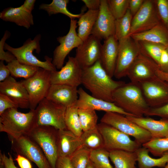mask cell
Instances as JSON below:
<instances>
[{
	"label": "cell",
	"instance_id": "1",
	"mask_svg": "<svg viewBox=\"0 0 168 168\" xmlns=\"http://www.w3.org/2000/svg\"><path fill=\"white\" fill-rule=\"evenodd\" d=\"M82 84L93 96L113 102V94L125 83L113 80L102 67L99 60L91 66L82 69Z\"/></svg>",
	"mask_w": 168,
	"mask_h": 168
},
{
	"label": "cell",
	"instance_id": "2",
	"mask_svg": "<svg viewBox=\"0 0 168 168\" xmlns=\"http://www.w3.org/2000/svg\"><path fill=\"white\" fill-rule=\"evenodd\" d=\"M113 99L117 106L133 116L143 117L150 109L138 83H125L114 91Z\"/></svg>",
	"mask_w": 168,
	"mask_h": 168
},
{
	"label": "cell",
	"instance_id": "3",
	"mask_svg": "<svg viewBox=\"0 0 168 168\" xmlns=\"http://www.w3.org/2000/svg\"><path fill=\"white\" fill-rule=\"evenodd\" d=\"M11 34L8 31H6L0 41V49L6 50L13 54L21 63L42 68L51 72L55 71L57 69L52 63V58L46 56L45 61L39 60L33 54L35 50L39 54L40 51V34L37 35L33 40L28 39L23 45L18 48H13L6 43Z\"/></svg>",
	"mask_w": 168,
	"mask_h": 168
},
{
	"label": "cell",
	"instance_id": "4",
	"mask_svg": "<svg viewBox=\"0 0 168 168\" xmlns=\"http://www.w3.org/2000/svg\"><path fill=\"white\" fill-rule=\"evenodd\" d=\"M36 125L35 110L23 113L11 108L0 115V131L6 133L11 139L28 136Z\"/></svg>",
	"mask_w": 168,
	"mask_h": 168
},
{
	"label": "cell",
	"instance_id": "5",
	"mask_svg": "<svg viewBox=\"0 0 168 168\" xmlns=\"http://www.w3.org/2000/svg\"><path fill=\"white\" fill-rule=\"evenodd\" d=\"M58 130L49 126L36 125L28 135L42 150L51 168H56L58 157Z\"/></svg>",
	"mask_w": 168,
	"mask_h": 168
},
{
	"label": "cell",
	"instance_id": "6",
	"mask_svg": "<svg viewBox=\"0 0 168 168\" xmlns=\"http://www.w3.org/2000/svg\"><path fill=\"white\" fill-rule=\"evenodd\" d=\"M100 122L110 125L125 134L131 136L141 145L152 139L150 133L142 127L129 120L123 114L116 112H105Z\"/></svg>",
	"mask_w": 168,
	"mask_h": 168
},
{
	"label": "cell",
	"instance_id": "7",
	"mask_svg": "<svg viewBox=\"0 0 168 168\" xmlns=\"http://www.w3.org/2000/svg\"><path fill=\"white\" fill-rule=\"evenodd\" d=\"M67 108L45 98L35 109L37 125L49 126L58 130L66 128L65 115Z\"/></svg>",
	"mask_w": 168,
	"mask_h": 168
},
{
	"label": "cell",
	"instance_id": "8",
	"mask_svg": "<svg viewBox=\"0 0 168 168\" xmlns=\"http://www.w3.org/2000/svg\"><path fill=\"white\" fill-rule=\"evenodd\" d=\"M51 72L39 68L32 77L21 81L28 93L30 110H35L39 103L46 98L51 85Z\"/></svg>",
	"mask_w": 168,
	"mask_h": 168
},
{
	"label": "cell",
	"instance_id": "9",
	"mask_svg": "<svg viewBox=\"0 0 168 168\" xmlns=\"http://www.w3.org/2000/svg\"><path fill=\"white\" fill-rule=\"evenodd\" d=\"M97 127L103 139L104 148L109 152L115 150L136 152L142 146L110 125L100 122Z\"/></svg>",
	"mask_w": 168,
	"mask_h": 168
},
{
	"label": "cell",
	"instance_id": "10",
	"mask_svg": "<svg viewBox=\"0 0 168 168\" xmlns=\"http://www.w3.org/2000/svg\"><path fill=\"white\" fill-rule=\"evenodd\" d=\"M118 42V54L114 77L119 79L127 76L129 69L141 50L138 42L131 36Z\"/></svg>",
	"mask_w": 168,
	"mask_h": 168
},
{
	"label": "cell",
	"instance_id": "11",
	"mask_svg": "<svg viewBox=\"0 0 168 168\" xmlns=\"http://www.w3.org/2000/svg\"><path fill=\"white\" fill-rule=\"evenodd\" d=\"M161 22L155 0H145L133 17L129 36L147 31Z\"/></svg>",
	"mask_w": 168,
	"mask_h": 168
},
{
	"label": "cell",
	"instance_id": "12",
	"mask_svg": "<svg viewBox=\"0 0 168 168\" xmlns=\"http://www.w3.org/2000/svg\"><path fill=\"white\" fill-rule=\"evenodd\" d=\"M144 98L150 108L168 103V82L157 76L139 83Z\"/></svg>",
	"mask_w": 168,
	"mask_h": 168
},
{
	"label": "cell",
	"instance_id": "13",
	"mask_svg": "<svg viewBox=\"0 0 168 168\" xmlns=\"http://www.w3.org/2000/svg\"><path fill=\"white\" fill-rule=\"evenodd\" d=\"M12 149L34 162L38 168H51L42 150L28 136L11 139Z\"/></svg>",
	"mask_w": 168,
	"mask_h": 168
},
{
	"label": "cell",
	"instance_id": "14",
	"mask_svg": "<svg viewBox=\"0 0 168 168\" xmlns=\"http://www.w3.org/2000/svg\"><path fill=\"white\" fill-rule=\"evenodd\" d=\"M77 20L71 19L69 30L65 35L57 38L60 44L53 51L52 63L56 69H60L63 66L65 58L74 48H77L83 41L76 32Z\"/></svg>",
	"mask_w": 168,
	"mask_h": 168
},
{
	"label": "cell",
	"instance_id": "15",
	"mask_svg": "<svg viewBox=\"0 0 168 168\" xmlns=\"http://www.w3.org/2000/svg\"><path fill=\"white\" fill-rule=\"evenodd\" d=\"M82 69L75 57H68L60 70L51 72V84H63L77 87L82 84Z\"/></svg>",
	"mask_w": 168,
	"mask_h": 168
},
{
	"label": "cell",
	"instance_id": "16",
	"mask_svg": "<svg viewBox=\"0 0 168 168\" xmlns=\"http://www.w3.org/2000/svg\"><path fill=\"white\" fill-rule=\"evenodd\" d=\"M158 68L157 63L141 51L129 69L127 76L131 82L139 84L156 77Z\"/></svg>",
	"mask_w": 168,
	"mask_h": 168
},
{
	"label": "cell",
	"instance_id": "17",
	"mask_svg": "<svg viewBox=\"0 0 168 168\" xmlns=\"http://www.w3.org/2000/svg\"><path fill=\"white\" fill-rule=\"evenodd\" d=\"M101 40L91 35L76 48L75 58L82 69L89 67L100 58Z\"/></svg>",
	"mask_w": 168,
	"mask_h": 168
},
{
	"label": "cell",
	"instance_id": "18",
	"mask_svg": "<svg viewBox=\"0 0 168 168\" xmlns=\"http://www.w3.org/2000/svg\"><path fill=\"white\" fill-rule=\"evenodd\" d=\"M115 21L109 8L107 0H101L98 17L91 35L101 40L114 36Z\"/></svg>",
	"mask_w": 168,
	"mask_h": 168
},
{
	"label": "cell",
	"instance_id": "19",
	"mask_svg": "<svg viewBox=\"0 0 168 168\" xmlns=\"http://www.w3.org/2000/svg\"><path fill=\"white\" fill-rule=\"evenodd\" d=\"M78 99L75 105L78 109L116 112L126 116H132L114 103L95 97L87 93L82 88L78 89Z\"/></svg>",
	"mask_w": 168,
	"mask_h": 168
},
{
	"label": "cell",
	"instance_id": "20",
	"mask_svg": "<svg viewBox=\"0 0 168 168\" xmlns=\"http://www.w3.org/2000/svg\"><path fill=\"white\" fill-rule=\"evenodd\" d=\"M0 93L8 96L19 108L30 109L29 96L25 87L21 81H17L11 76L0 82Z\"/></svg>",
	"mask_w": 168,
	"mask_h": 168
},
{
	"label": "cell",
	"instance_id": "21",
	"mask_svg": "<svg viewBox=\"0 0 168 168\" xmlns=\"http://www.w3.org/2000/svg\"><path fill=\"white\" fill-rule=\"evenodd\" d=\"M77 87L51 84L46 98L66 108L75 105L78 99Z\"/></svg>",
	"mask_w": 168,
	"mask_h": 168
},
{
	"label": "cell",
	"instance_id": "22",
	"mask_svg": "<svg viewBox=\"0 0 168 168\" xmlns=\"http://www.w3.org/2000/svg\"><path fill=\"white\" fill-rule=\"evenodd\" d=\"M119 42L114 35L104 40L102 44L99 60L111 77L114 75L118 54Z\"/></svg>",
	"mask_w": 168,
	"mask_h": 168
},
{
	"label": "cell",
	"instance_id": "23",
	"mask_svg": "<svg viewBox=\"0 0 168 168\" xmlns=\"http://www.w3.org/2000/svg\"><path fill=\"white\" fill-rule=\"evenodd\" d=\"M130 121L149 132L152 139L159 138L168 135V120L161 118L155 120L150 117L126 116Z\"/></svg>",
	"mask_w": 168,
	"mask_h": 168
},
{
	"label": "cell",
	"instance_id": "24",
	"mask_svg": "<svg viewBox=\"0 0 168 168\" xmlns=\"http://www.w3.org/2000/svg\"><path fill=\"white\" fill-rule=\"evenodd\" d=\"M81 146L80 137L67 128L58 130V157H70Z\"/></svg>",
	"mask_w": 168,
	"mask_h": 168
},
{
	"label": "cell",
	"instance_id": "25",
	"mask_svg": "<svg viewBox=\"0 0 168 168\" xmlns=\"http://www.w3.org/2000/svg\"><path fill=\"white\" fill-rule=\"evenodd\" d=\"M0 18L4 21L14 23L27 29L34 24L32 13L21 6L17 7H10L5 8L0 12Z\"/></svg>",
	"mask_w": 168,
	"mask_h": 168
},
{
	"label": "cell",
	"instance_id": "26",
	"mask_svg": "<svg viewBox=\"0 0 168 168\" xmlns=\"http://www.w3.org/2000/svg\"><path fill=\"white\" fill-rule=\"evenodd\" d=\"M130 36L138 42L145 41L168 47V29L161 22L147 31Z\"/></svg>",
	"mask_w": 168,
	"mask_h": 168
},
{
	"label": "cell",
	"instance_id": "27",
	"mask_svg": "<svg viewBox=\"0 0 168 168\" xmlns=\"http://www.w3.org/2000/svg\"><path fill=\"white\" fill-rule=\"evenodd\" d=\"M149 152L148 149L142 146L136 151L139 168H163L168 163V152L157 158L151 157Z\"/></svg>",
	"mask_w": 168,
	"mask_h": 168
},
{
	"label": "cell",
	"instance_id": "28",
	"mask_svg": "<svg viewBox=\"0 0 168 168\" xmlns=\"http://www.w3.org/2000/svg\"><path fill=\"white\" fill-rule=\"evenodd\" d=\"M99 11L88 10L82 14L77 21L78 26L77 35L83 41L86 40L91 35V32L97 20Z\"/></svg>",
	"mask_w": 168,
	"mask_h": 168
},
{
	"label": "cell",
	"instance_id": "29",
	"mask_svg": "<svg viewBox=\"0 0 168 168\" xmlns=\"http://www.w3.org/2000/svg\"><path fill=\"white\" fill-rule=\"evenodd\" d=\"M109 157L115 168H134L137 161L136 152L113 150L109 152Z\"/></svg>",
	"mask_w": 168,
	"mask_h": 168
},
{
	"label": "cell",
	"instance_id": "30",
	"mask_svg": "<svg viewBox=\"0 0 168 168\" xmlns=\"http://www.w3.org/2000/svg\"><path fill=\"white\" fill-rule=\"evenodd\" d=\"M80 138L82 146L91 151L104 148L103 139L97 127L83 132Z\"/></svg>",
	"mask_w": 168,
	"mask_h": 168
},
{
	"label": "cell",
	"instance_id": "31",
	"mask_svg": "<svg viewBox=\"0 0 168 168\" xmlns=\"http://www.w3.org/2000/svg\"><path fill=\"white\" fill-rule=\"evenodd\" d=\"M69 2L68 0H53L50 3L41 4L39 9L45 10L49 16L60 13L67 16L71 19L79 18L82 13L75 14L70 12L67 8Z\"/></svg>",
	"mask_w": 168,
	"mask_h": 168
},
{
	"label": "cell",
	"instance_id": "32",
	"mask_svg": "<svg viewBox=\"0 0 168 168\" xmlns=\"http://www.w3.org/2000/svg\"><path fill=\"white\" fill-rule=\"evenodd\" d=\"M7 66L11 76L22 77L25 79L32 77L39 68L21 63L16 58L8 63Z\"/></svg>",
	"mask_w": 168,
	"mask_h": 168
},
{
	"label": "cell",
	"instance_id": "33",
	"mask_svg": "<svg viewBox=\"0 0 168 168\" xmlns=\"http://www.w3.org/2000/svg\"><path fill=\"white\" fill-rule=\"evenodd\" d=\"M78 108L75 105L67 108L65 115L66 128L80 137L83 131L78 113Z\"/></svg>",
	"mask_w": 168,
	"mask_h": 168
},
{
	"label": "cell",
	"instance_id": "34",
	"mask_svg": "<svg viewBox=\"0 0 168 168\" xmlns=\"http://www.w3.org/2000/svg\"><path fill=\"white\" fill-rule=\"evenodd\" d=\"M133 17L128 9L123 17L115 20L114 36L118 41L129 36Z\"/></svg>",
	"mask_w": 168,
	"mask_h": 168
},
{
	"label": "cell",
	"instance_id": "35",
	"mask_svg": "<svg viewBox=\"0 0 168 168\" xmlns=\"http://www.w3.org/2000/svg\"><path fill=\"white\" fill-rule=\"evenodd\" d=\"M78 113L83 132L97 127L98 117L96 111L78 108Z\"/></svg>",
	"mask_w": 168,
	"mask_h": 168
},
{
	"label": "cell",
	"instance_id": "36",
	"mask_svg": "<svg viewBox=\"0 0 168 168\" xmlns=\"http://www.w3.org/2000/svg\"><path fill=\"white\" fill-rule=\"evenodd\" d=\"M91 151L81 146L69 157L73 168H86L90 162Z\"/></svg>",
	"mask_w": 168,
	"mask_h": 168
},
{
	"label": "cell",
	"instance_id": "37",
	"mask_svg": "<svg viewBox=\"0 0 168 168\" xmlns=\"http://www.w3.org/2000/svg\"><path fill=\"white\" fill-rule=\"evenodd\" d=\"M109 158V152L104 148L91 152L90 161L94 168H114Z\"/></svg>",
	"mask_w": 168,
	"mask_h": 168
},
{
	"label": "cell",
	"instance_id": "38",
	"mask_svg": "<svg viewBox=\"0 0 168 168\" xmlns=\"http://www.w3.org/2000/svg\"><path fill=\"white\" fill-rule=\"evenodd\" d=\"M153 156H161L168 152V135L159 138L152 139L142 145Z\"/></svg>",
	"mask_w": 168,
	"mask_h": 168
},
{
	"label": "cell",
	"instance_id": "39",
	"mask_svg": "<svg viewBox=\"0 0 168 168\" xmlns=\"http://www.w3.org/2000/svg\"><path fill=\"white\" fill-rule=\"evenodd\" d=\"M138 42L141 51L150 57L158 65L162 53L166 46L161 44L145 41Z\"/></svg>",
	"mask_w": 168,
	"mask_h": 168
},
{
	"label": "cell",
	"instance_id": "40",
	"mask_svg": "<svg viewBox=\"0 0 168 168\" xmlns=\"http://www.w3.org/2000/svg\"><path fill=\"white\" fill-rule=\"evenodd\" d=\"M129 0H107L110 11L115 20L123 17L129 8Z\"/></svg>",
	"mask_w": 168,
	"mask_h": 168
},
{
	"label": "cell",
	"instance_id": "41",
	"mask_svg": "<svg viewBox=\"0 0 168 168\" xmlns=\"http://www.w3.org/2000/svg\"><path fill=\"white\" fill-rule=\"evenodd\" d=\"M161 23L168 29V0H155Z\"/></svg>",
	"mask_w": 168,
	"mask_h": 168
},
{
	"label": "cell",
	"instance_id": "42",
	"mask_svg": "<svg viewBox=\"0 0 168 168\" xmlns=\"http://www.w3.org/2000/svg\"><path fill=\"white\" fill-rule=\"evenodd\" d=\"M145 116H156L168 120V103L160 107L150 108Z\"/></svg>",
	"mask_w": 168,
	"mask_h": 168
},
{
	"label": "cell",
	"instance_id": "43",
	"mask_svg": "<svg viewBox=\"0 0 168 168\" xmlns=\"http://www.w3.org/2000/svg\"><path fill=\"white\" fill-rule=\"evenodd\" d=\"M18 108V105L8 96L0 93V115L7 110L17 109Z\"/></svg>",
	"mask_w": 168,
	"mask_h": 168
},
{
	"label": "cell",
	"instance_id": "44",
	"mask_svg": "<svg viewBox=\"0 0 168 168\" xmlns=\"http://www.w3.org/2000/svg\"><path fill=\"white\" fill-rule=\"evenodd\" d=\"M9 157L6 156L5 154L0 152V164L2 165L3 168H17L15 165L12 157L9 152L8 153Z\"/></svg>",
	"mask_w": 168,
	"mask_h": 168
},
{
	"label": "cell",
	"instance_id": "45",
	"mask_svg": "<svg viewBox=\"0 0 168 168\" xmlns=\"http://www.w3.org/2000/svg\"><path fill=\"white\" fill-rule=\"evenodd\" d=\"M158 65L160 70L168 72V47H166L163 50Z\"/></svg>",
	"mask_w": 168,
	"mask_h": 168
},
{
	"label": "cell",
	"instance_id": "46",
	"mask_svg": "<svg viewBox=\"0 0 168 168\" xmlns=\"http://www.w3.org/2000/svg\"><path fill=\"white\" fill-rule=\"evenodd\" d=\"M145 0H129V9L133 16L139 10Z\"/></svg>",
	"mask_w": 168,
	"mask_h": 168
},
{
	"label": "cell",
	"instance_id": "47",
	"mask_svg": "<svg viewBox=\"0 0 168 168\" xmlns=\"http://www.w3.org/2000/svg\"><path fill=\"white\" fill-rule=\"evenodd\" d=\"M15 160L20 168H33L30 161L23 156L17 154Z\"/></svg>",
	"mask_w": 168,
	"mask_h": 168
},
{
	"label": "cell",
	"instance_id": "48",
	"mask_svg": "<svg viewBox=\"0 0 168 168\" xmlns=\"http://www.w3.org/2000/svg\"><path fill=\"white\" fill-rule=\"evenodd\" d=\"M55 167L56 168H73L70 157H58Z\"/></svg>",
	"mask_w": 168,
	"mask_h": 168
},
{
	"label": "cell",
	"instance_id": "49",
	"mask_svg": "<svg viewBox=\"0 0 168 168\" xmlns=\"http://www.w3.org/2000/svg\"><path fill=\"white\" fill-rule=\"evenodd\" d=\"M4 61L0 62V82H2L10 76V72L7 66L4 64Z\"/></svg>",
	"mask_w": 168,
	"mask_h": 168
},
{
	"label": "cell",
	"instance_id": "50",
	"mask_svg": "<svg viewBox=\"0 0 168 168\" xmlns=\"http://www.w3.org/2000/svg\"><path fill=\"white\" fill-rule=\"evenodd\" d=\"M88 10H99L101 0H82Z\"/></svg>",
	"mask_w": 168,
	"mask_h": 168
},
{
	"label": "cell",
	"instance_id": "51",
	"mask_svg": "<svg viewBox=\"0 0 168 168\" xmlns=\"http://www.w3.org/2000/svg\"><path fill=\"white\" fill-rule=\"evenodd\" d=\"M35 0H26L21 6L27 11L31 12L34 9Z\"/></svg>",
	"mask_w": 168,
	"mask_h": 168
},
{
	"label": "cell",
	"instance_id": "52",
	"mask_svg": "<svg viewBox=\"0 0 168 168\" xmlns=\"http://www.w3.org/2000/svg\"><path fill=\"white\" fill-rule=\"evenodd\" d=\"M156 75L160 79L168 82V72H164L158 68L156 72Z\"/></svg>",
	"mask_w": 168,
	"mask_h": 168
},
{
	"label": "cell",
	"instance_id": "53",
	"mask_svg": "<svg viewBox=\"0 0 168 168\" xmlns=\"http://www.w3.org/2000/svg\"><path fill=\"white\" fill-rule=\"evenodd\" d=\"M86 168H94L92 163H91V161Z\"/></svg>",
	"mask_w": 168,
	"mask_h": 168
},
{
	"label": "cell",
	"instance_id": "54",
	"mask_svg": "<svg viewBox=\"0 0 168 168\" xmlns=\"http://www.w3.org/2000/svg\"><path fill=\"white\" fill-rule=\"evenodd\" d=\"M162 168H168V163L166 164V165L164 167Z\"/></svg>",
	"mask_w": 168,
	"mask_h": 168
},
{
	"label": "cell",
	"instance_id": "55",
	"mask_svg": "<svg viewBox=\"0 0 168 168\" xmlns=\"http://www.w3.org/2000/svg\"><path fill=\"white\" fill-rule=\"evenodd\" d=\"M0 168H3V166L1 164H0Z\"/></svg>",
	"mask_w": 168,
	"mask_h": 168
},
{
	"label": "cell",
	"instance_id": "56",
	"mask_svg": "<svg viewBox=\"0 0 168 168\" xmlns=\"http://www.w3.org/2000/svg\"><path fill=\"white\" fill-rule=\"evenodd\" d=\"M134 168H137V167H136V166L134 167Z\"/></svg>",
	"mask_w": 168,
	"mask_h": 168
}]
</instances>
